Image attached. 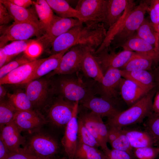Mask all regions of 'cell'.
<instances>
[{
    "instance_id": "17",
    "label": "cell",
    "mask_w": 159,
    "mask_h": 159,
    "mask_svg": "<svg viewBox=\"0 0 159 159\" xmlns=\"http://www.w3.org/2000/svg\"><path fill=\"white\" fill-rule=\"evenodd\" d=\"M13 122L21 132L31 133L40 130L48 122L43 116L34 110L18 111Z\"/></svg>"
},
{
    "instance_id": "1",
    "label": "cell",
    "mask_w": 159,
    "mask_h": 159,
    "mask_svg": "<svg viewBox=\"0 0 159 159\" xmlns=\"http://www.w3.org/2000/svg\"><path fill=\"white\" fill-rule=\"evenodd\" d=\"M107 31L103 23L81 22L56 38L52 44L49 53L51 55L57 54L76 45L86 47L94 52L103 42Z\"/></svg>"
},
{
    "instance_id": "49",
    "label": "cell",
    "mask_w": 159,
    "mask_h": 159,
    "mask_svg": "<svg viewBox=\"0 0 159 159\" xmlns=\"http://www.w3.org/2000/svg\"><path fill=\"white\" fill-rule=\"evenodd\" d=\"M14 4L19 7L25 8L29 7L33 4V1L30 0H9Z\"/></svg>"
},
{
    "instance_id": "10",
    "label": "cell",
    "mask_w": 159,
    "mask_h": 159,
    "mask_svg": "<svg viewBox=\"0 0 159 159\" xmlns=\"http://www.w3.org/2000/svg\"><path fill=\"white\" fill-rule=\"evenodd\" d=\"M88 49L80 45L71 47L63 56L57 69L49 73L50 76L70 74L81 71L83 58Z\"/></svg>"
},
{
    "instance_id": "6",
    "label": "cell",
    "mask_w": 159,
    "mask_h": 159,
    "mask_svg": "<svg viewBox=\"0 0 159 159\" xmlns=\"http://www.w3.org/2000/svg\"><path fill=\"white\" fill-rule=\"evenodd\" d=\"M45 32L39 24L28 22H14L2 32L0 37V48L4 47L9 42L28 39L34 36L38 37Z\"/></svg>"
},
{
    "instance_id": "41",
    "label": "cell",
    "mask_w": 159,
    "mask_h": 159,
    "mask_svg": "<svg viewBox=\"0 0 159 159\" xmlns=\"http://www.w3.org/2000/svg\"><path fill=\"white\" fill-rule=\"evenodd\" d=\"M112 149L126 152L134 156L133 149L131 146L128 139L123 131L118 137L110 144Z\"/></svg>"
},
{
    "instance_id": "13",
    "label": "cell",
    "mask_w": 159,
    "mask_h": 159,
    "mask_svg": "<svg viewBox=\"0 0 159 159\" xmlns=\"http://www.w3.org/2000/svg\"><path fill=\"white\" fill-rule=\"evenodd\" d=\"M122 77L119 69L112 68L107 70L101 82L98 84V94L101 97L115 103L120 95V84Z\"/></svg>"
},
{
    "instance_id": "8",
    "label": "cell",
    "mask_w": 159,
    "mask_h": 159,
    "mask_svg": "<svg viewBox=\"0 0 159 159\" xmlns=\"http://www.w3.org/2000/svg\"><path fill=\"white\" fill-rule=\"evenodd\" d=\"M75 102L59 96L49 106L47 112L48 122L57 127L65 128L73 116Z\"/></svg>"
},
{
    "instance_id": "53",
    "label": "cell",
    "mask_w": 159,
    "mask_h": 159,
    "mask_svg": "<svg viewBox=\"0 0 159 159\" xmlns=\"http://www.w3.org/2000/svg\"><path fill=\"white\" fill-rule=\"evenodd\" d=\"M7 91L6 89L2 85H0V100H2L4 99L5 96L7 94Z\"/></svg>"
},
{
    "instance_id": "48",
    "label": "cell",
    "mask_w": 159,
    "mask_h": 159,
    "mask_svg": "<svg viewBox=\"0 0 159 159\" xmlns=\"http://www.w3.org/2000/svg\"><path fill=\"white\" fill-rule=\"evenodd\" d=\"M11 151L0 138V159H7Z\"/></svg>"
},
{
    "instance_id": "5",
    "label": "cell",
    "mask_w": 159,
    "mask_h": 159,
    "mask_svg": "<svg viewBox=\"0 0 159 159\" xmlns=\"http://www.w3.org/2000/svg\"><path fill=\"white\" fill-rule=\"evenodd\" d=\"M31 133L26 140L24 147L40 157L46 158H54L59 149L57 140L52 135L40 130Z\"/></svg>"
},
{
    "instance_id": "15",
    "label": "cell",
    "mask_w": 159,
    "mask_h": 159,
    "mask_svg": "<svg viewBox=\"0 0 159 159\" xmlns=\"http://www.w3.org/2000/svg\"><path fill=\"white\" fill-rule=\"evenodd\" d=\"M79 102H75L74 113L72 119L67 124L61 143L67 159H74L77 145L78 114Z\"/></svg>"
},
{
    "instance_id": "27",
    "label": "cell",
    "mask_w": 159,
    "mask_h": 159,
    "mask_svg": "<svg viewBox=\"0 0 159 159\" xmlns=\"http://www.w3.org/2000/svg\"><path fill=\"white\" fill-rule=\"evenodd\" d=\"M130 0H108L105 26L108 28L121 17ZM106 28V27H105Z\"/></svg>"
},
{
    "instance_id": "12",
    "label": "cell",
    "mask_w": 159,
    "mask_h": 159,
    "mask_svg": "<svg viewBox=\"0 0 159 159\" xmlns=\"http://www.w3.org/2000/svg\"><path fill=\"white\" fill-rule=\"evenodd\" d=\"M110 51H109L108 48L98 53H93L104 75L110 69H120L136 53L124 49L117 53L113 50Z\"/></svg>"
},
{
    "instance_id": "28",
    "label": "cell",
    "mask_w": 159,
    "mask_h": 159,
    "mask_svg": "<svg viewBox=\"0 0 159 159\" xmlns=\"http://www.w3.org/2000/svg\"><path fill=\"white\" fill-rule=\"evenodd\" d=\"M69 50L51 55L38 67L29 80L28 83L34 80L40 78L43 76L55 70L59 66L63 56Z\"/></svg>"
},
{
    "instance_id": "2",
    "label": "cell",
    "mask_w": 159,
    "mask_h": 159,
    "mask_svg": "<svg viewBox=\"0 0 159 159\" xmlns=\"http://www.w3.org/2000/svg\"><path fill=\"white\" fill-rule=\"evenodd\" d=\"M63 75L56 82H52L54 92L67 100L79 102L87 97L98 94V82L93 80H84L81 77Z\"/></svg>"
},
{
    "instance_id": "47",
    "label": "cell",
    "mask_w": 159,
    "mask_h": 159,
    "mask_svg": "<svg viewBox=\"0 0 159 159\" xmlns=\"http://www.w3.org/2000/svg\"><path fill=\"white\" fill-rule=\"evenodd\" d=\"M107 127L108 130V143L110 144L121 133L122 128L113 126H107Z\"/></svg>"
},
{
    "instance_id": "14",
    "label": "cell",
    "mask_w": 159,
    "mask_h": 159,
    "mask_svg": "<svg viewBox=\"0 0 159 159\" xmlns=\"http://www.w3.org/2000/svg\"><path fill=\"white\" fill-rule=\"evenodd\" d=\"M27 84L25 92L34 108H39L44 106L51 92H54L52 83L48 80L40 78Z\"/></svg>"
},
{
    "instance_id": "4",
    "label": "cell",
    "mask_w": 159,
    "mask_h": 159,
    "mask_svg": "<svg viewBox=\"0 0 159 159\" xmlns=\"http://www.w3.org/2000/svg\"><path fill=\"white\" fill-rule=\"evenodd\" d=\"M150 0L140 1L130 12L122 26L113 39L111 44L114 49L124 43L135 35L144 19L148 11Z\"/></svg>"
},
{
    "instance_id": "51",
    "label": "cell",
    "mask_w": 159,
    "mask_h": 159,
    "mask_svg": "<svg viewBox=\"0 0 159 159\" xmlns=\"http://www.w3.org/2000/svg\"><path fill=\"white\" fill-rule=\"evenodd\" d=\"M155 115H159V90L156 93L152 106V113Z\"/></svg>"
},
{
    "instance_id": "42",
    "label": "cell",
    "mask_w": 159,
    "mask_h": 159,
    "mask_svg": "<svg viewBox=\"0 0 159 159\" xmlns=\"http://www.w3.org/2000/svg\"><path fill=\"white\" fill-rule=\"evenodd\" d=\"M7 159H57L55 157L46 158L38 156L25 147L20 148L16 151L11 152Z\"/></svg>"
},
{
    "instance_id": "30",
    "label": "cell",
    "mask_w": 159,
    "mask_h": 159,
    "mask_svg": "<svg viewBox=\"0 0 159 159\" xmlns=\"http://www.w3.org/2000/svg\"><path fill=\"white\" fill-rule=\"evenodd\" d=\"M153 59L150 57L136 53L120 69L131 72L141 70L152 71Z\"/></svg>"
},
{
    "instance_id": "22",
    "label": "cell",
    "mask_w": 159,
    "mask_h": 159,
    "mask_svg": "<svg viewBox=\"0 0 159 159\" xmlns=\"http://www.w3.org/2000/svg\"><path fill=\"white\" fill-rule=\"evenodd\" d=\"M93 52L90 49L85 52L82 62L81 71L86 77L100 83L104 75Z\"/></svg>"
},
{
    "instance_id": "37",
    "label": "cell",
    "mask_w": 159,
    "mask_h": 159,
    "mask_svg": "<svg viewBox=\"0 0 159 159\" xmlns=\"http://www.w3.org/2000/svg\"><path fill=\"white\" fill-rule=\"evenodd\" d=\"M78 120L77 143L98 148L100 146L95 138L78 117Z\"/></svg>"
},
{
    "instance_id": "50",
    "label": "cell",
    "mask_w": 159,
    "mask_h": 159,
    "mask_svg": "<svg viewBox=\"0 0 159 159\" xmlns=\"http://www.w3.org/2000/svg\"><path fill=\"white\" fill-rule=\"evenodd\" d=\"M12 58L4 52L3 47L0 48V67L7 64Z\"/></svg>"
},
{
    "instance_id": "35",
    "label": "cell",
    "mask_w": 159,
    "mask_h": 159,
    "mask_svg": "<svg viewBox=\"0 0 159 159\" xmlns=\"http://www.w3.org/2000/svg\"><path fill=\"white\" fill-rule=\"evenodd\" d=\"M0 128L1 130L5 125L13 122L18 111L8 100H3L0 102Z\"/></svg>"
},
{
    "instance_id": "32",
    "label": "cell",
    "mask_w": 159,
    "mask_h": 159,
    "mask_svg": "<svg viewBox=\"0 0 159 159\" xmlns=\"http://www.w3.org/2000/svg\"><path fill=\"white\" fill-rule=\"evenodd\" d=\"M136 35L159 49V36L150 21L145 19L137 30Z\"/></svg>"
},
{
    "instance_id": "19",
    "label": "cell",
    "mask_w": 159,
    "mask_h": 159,
    "mask_svg": "<svg viewBox=\"0 0 159 159\" xmlns=\"http://www.w3.org/2000/svg\"><path fill=\"white\" fill-rule=\"evenodd\" d=\"M124 50L130 51L148 56L153 62L157 64L159 62V49L150 44L135 34L121 45Z\"/></svg>"
},
{
    "instance_id": "21",
    "label": "cell",
    "mask_w": 159,
    "mask_h": 159,
    "mask_svg": "<svg viewBox=\"0 0 159 159\" xmlns=\"http://www.w3.org/2000/svg\"><path fill=\"white\" fill-rule=\"evenodd\" d=\"M120 92L123 100L130 107L148 94L133 81L122 78L120 84Z\"/></svg>"
},
{
    "instance_id": "36",
    "label": "cell",
    "mask_w": 159,
    "mask_h": 159,
    "mask_svg": "<svg viewBox=\"0 0 159 159\" xmlns=\"http://www.w3.org/2000/svg\"><path fill=\"white\" fill-rule=\"evenodd\" d=\"M35 39H28L12 42L3 47L5 53L13 58L22 52H24Z\"/></svg>"
},
{
    "instance_id": "29",
    "label": "cell",
    "mask_w": 159,
    "mask_h": 159,
    "mask_svg": "<svg viewBox=\"0 0 159 159\" xmlns=\"http://www.w3.org/2000/svg\"><path fill=\"white\" fill-rule=\"evenodd\" d=\"M41 26L45 32L48 29L55 15L46 0L33 1Z\"/></svg>"
},
{
    "instance_id": "25",
    "label": "cell",
    "mask_w": 159,
    "mask_h": 159,
    "mask_svg": "<svg viewBox=\"0 0 159 159\" xmlns=\"http://www.w3.org/2000/svg\"><path fill=\"white\" fill-rule=\"evenodd\" d=\"M135 4L134 1L130 0L121 17L108 28V30L107 31L106 36L103 42L93 53L94 54L98 53L103 49L109 47L114 37L120 29L127 16L135 6Z\"/></svg>"
},
{
    "instance_id": "18",
    "label": "cell",
    "mask_w": 159,
    "mask_h": 159,
    "mask_svg": "<svg viewBox=\"0 0 159 159\" xmlns=\"http://www.w3.org/2000/svg\"><path fill=\"white\" fill-rule=\"evenodd\" d=\"M84 108L99 115L102 117H112L120 112L115 106V103L101 97L92 95L79 102Z\"/></svg>"
},
{
    "instance_id": "46",
    "label": "cell",
    "mask_w": 159,
    "mask_h": 159,
    "mask_svg": "<svg viewBox=\"0 0 159 159\" xmlns=\"http://www.w3.org/2000/svg\"><path fill=\"white\" fill-rule=\"evenodd\" d=\"M12 20L13 18L6 7L0 2V26L8 24Z\"/></svg>"
},
{
    "instance_id": "40",
    "label": "cell",
    "mask_w": 159,
    "mask_h": 159,
    "mask_svg": "<svg viewBox=\"0 0 159 159\" xmlns=\"http://www.w3.org/2000/svg\"><path fill=\"white\" fill-rule=\"evenodd\" d=\"M134 156L138 159H155L159 155V147L148 146L133 149Z\"/></svg>"
},
{
    "instance_id": "54",
    "label": "cell",
    "mask_w": 159,
    "mask_h": 159,
    "mask_svg": "<svg viewBox=\"0 0 159 159\" xmlns=\"http://www.w3.org/2000/svg\"><path fill=\"white\" fill-rule=\"evenodd\" d=\"M152 25L156 32L159 36V23L153 25L152 24Z\"/></svg>"
},
{
    "instance_id": "45",
    "label": "cell",
    "mask_w": 159,
    "mask_h": 159,
    "mask_svg": "<svg viewBox=\"0 0 159 159\" xmlns=\"http://www.w3.org/2000/svg\"><path fill=\"white\" fill-rule=\"evenodd\" d=\"M104 153L107 159H133L134 158L126 152L114 149H109Z\"/></svg>"
},
{
    "instance_id": "39",
    "label": "cell",
    "mask_w": 159,
    "mask_h": 159,
    "mask_svg": "<svg viewBox=\"0 0 159 159\" xmlns=\"http://www.w3.org/2000/svg\"><path fill=\"white\" fill-rule=\"evenodd\" d=\"M32 61L24 54L22 56L8 63L0 68V79L18 67Z\"/></svg>"
},
{
    "instance_id": "20",
    "label": "cell",
    "mask_w": 159,
    "mask_h": 159,
    "mask_svg": "<svg viewBox=\"0 0 159 159\" xmlns=\"http://www.w3.org/2000/svg\"><path fill=\"white\" fill-rule=\"evenodd\" d=\"M0 131V138L11 152L16 151L21 145H25L26 139L13 122L5 125Z\"/></svg>"
},
{
    "instance_id": "11",
    "label": "cell",
    "mask_w": 159,
    "mask_h": 159,
    "mask_svg": "<svg viewBox=\"0 0 159 159\" xmlns=\"http://www.w3.org/2000/svg\"><path fill=\"white\" fill-rule=\"evenodd\" d=\"M81 22L76 18H64L55 15L48 29L36 41L42 46L43 50L49 51L54 40L60 35Z\"/></svg>"
},
{
    "instance_id": "33",
    "label": "cell",
    "mask_w": 159,
    "mask_h": 159,
    "mask_svg": "<svg viewBox=\"0 0 159 159\" xmlns=\"http://www.w3.org/2000/svg\"><path fill=\"white\" fill-rule=\"evenodd\" d=\"M74 159H107L104 152L98 148L77 143Z\"/></svg>"
},
{
    "instance_id": "26",
    "label": "cell",
    "mask_w": 159,
    "mask_h": 159,
    "mask_svg": "<svg viewBox=\"0 0 159 159\" xmlns=\"http://www.w3.org/2000/svg\"><path fill=\"white\" fill-rule=\"evenodd\" d=\"M122 130L127 137L133 149L154 146L152 137L146 130L144 131L124 127Z\"/></svg>"
},
{
    "instance_id": "9",
    "label": "cell",
    "mask_w": 159,
    "mask_h": 159,
    "mask_svg": "<svg viewBox=\"0 0 159 159\" xmlns=\"http://www.w3.org/2000/svg\"><path fill=\"white\" fill-rule=\"evenodd\" d=\"M78 117L95 138L102 151L105 153L108 150L107 128L102 117L91 111H81Z\"/></svg>"
},
{
    "instance_id": "43",
    "label": "cell",
    "mask_w": 159,
    "mask_h": 159,
    "mask_svg": "<svg viewBox=\"0 0 159 159\" xmlns=\"http://www.w3.org/2000/svg\"><path fill=\"white\" fill-rule=\"evenodd\" d=\"M43 50L42 45L35 39L24 52V54L32 61L36 60Z\"/></svg>"
},
{
    "instance_id": "23",
    "label": "cell",
    "mask_w": 159,
    "mask_h": 159,
    "mask_svg": "<svg viewBox=\"0 0 159 159\" xmlns=\"http://www.w3.org/2000/svg\"><path fill=\"white\" fill-rule=\"evenodd\" d=\"M120 70L122 77L135 82L147 94L156 86L153 73L150 71L141 70L128 72Z\"/></svg>"
},
{
    "instance_id": "3",
    "label": "cell",
    "mask_w": 159,
    "mask_h": 159,
    "mask_svg": "<svg viewBox=\"0 0 159 159\" xmlns=\"http://www.w3.org/2000/svg\"><path fill=\"white\" fill-rule=\"evenodd\" d=\"M153 90L127 109L108 118L107 126L122 128L142 122L152 113Z\"/></svg>"
},
{
    "instance_id": "38",
    "label": "cell",
    "mask_w": 159,
    "mask_h": 159,
    "mask_svg": "<svg viewBox=\"0 0 159 159\" xmlns=\"http://www.w3.org/2000/svg\"><path fill=\"white\" fill-rule=\"evenodd\" d=\"M146 130L152 137L154 146L159 147V115L152 113L145 124Z\"/></svg>"
},
{
    "instance_id": "44",
    "label": "cell",
    "mask_w": 159,
    "mask_h": 159,
    "mask_svg": "<svg viewBox=\"0 0 159 159\" xmlns=\"http://www.w3.org/2000/svg\"><path fill=\"white\" fill-rule=\"evenodd\" d=\"M148 11L151 23L153 25L159 23V0H150Z\"/></svg>"
},
{
    "instance_id": "7",
    "label": "cell",
    "mask_w": 159,
    "mask_h": 159,
    "mask_svg": "<svg viewBox=\"0 0 159 159\" xmlns=\"http://www.w3.org/2000/svg\"><path fill=\"white\" fill-rule=\"evenodd\" d=\"M108 0H80L75 8L78 11L80 21L85 24L104 23Z\"/></svg>"
},
{
    "instance_id": "34",
    "label": "cell",
    "mask_w": 159,
    "mask_h": 159,
    "mask_svg": "<svg viewBox=\"0 0 159 159\" xmlns=\"http://www.w3.org/2000/svg\"><path fill=\"white\" fill-rule=\"evenodd\" d=\"M9 100L18 111L33 110L34 107L25 92L7 93Z\"/></svg>"
},
{
    "instance_id": "52",
    "label": "cell",
    "mask_w": 159,
    "mask_h": 159,
    "mask_svg": "<svg viewBox=\"0 0 159 159\" xmlns=\"http://www.w3.org/2000/svg\"><path fill=\"white\" fill-rule=\"evenodd\" d=\"M156 85L159 87V65L154 70L153 73Z\"/></svg>"
},
{
    "instance_id": "31",
    "label": "cell",
    "mask_w": 159,
    "mask_h": 159,
    "mask_svg": "<svg viewBox=\"0 0 159 159\" xmlns=\"http://www.w3.org/2000/svg\"><path fill=\"white\" fill-rule=\"evenodd\" d=\"M50 7L57 14L62 18H74L79 20L78 11L72 7L64 0H46Z\"/></svg>"
},
{
    "instance_id": "24",
    "label": "cell",
    "mask_w": 159,
    "mask_h": 159,
    "mask_svg": "<svg viewBox=\"0 0 159 159\" xmlns=\"http://www.w3.org/2000/svg\"><path fill=\"white\" fill-rule=\"evenodd\" d=\"M0 2L6 7L14 22H28L40 25L39 19L32 10L16 6L10 2L9 0H0Z\"/></svg>"
},
{
    "instance_id": "16",
    "label": "cell",
    "mask_w": 159,
    "mask_h": 159,
    "mask_svg": "<svg viewBox=\"0 0 159 159\" xmlns=\"http://www.w3.org/2000/svg\"><path fill=\"white\" fill-rule=\"evenodd\" d=\"M46 59H36L18 67L0 79V85L27 84L38 67Z\"/></svg>"
}]
</instances>
